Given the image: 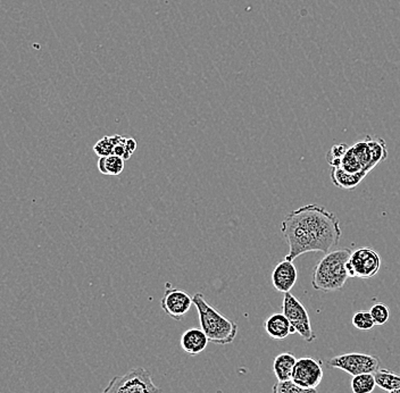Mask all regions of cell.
Segmentation results:
<instances>
[{
	"instance_id": "obj_26",
	"label": "cell",
	"mask_w": 400,
	"mask_h": 393,
	"mask_svg": "<svg viewBox=\"0 0 400 393\" xmlns=\"http://www.w3.org/2000/svg\"><path fill=\"white\" fill-rule=\"evenodd\" d=\"M340 167L349 173H357L364 171L363 170L362 164L359 163V160H357V157L354 155L350 147H349L348 151H347L346 156L343 157V163H341Z\"/></svg>"
},
{
	"instance_id": "obj_14",
	"label": "cell",
	"mask_w": 400,
	"mask_h": 393,
	"mask_svg": "<svg viewBox=\"0 0 400 393\" xmlns=\"http://www.w3.org/2000/svg\"><path fill=\"white\" fill-rule=\"evenodd\" d=\"M296 363H297V358L289 352H283L276 356L273 363V372L278 381L292 380Z\"/></svg>"
},
{
	"instance_id": "obj_5",
	"label": "cell",
	"mask_w": 400,
	"mask_h": 393,
	"mask_svg": "<svg viewBox=\"0 0 400 393\" xmlns=\"http://www.w3.org/2000/svg\"><path fill=\"white\" fill-rule=\"evenodd\" d=\"M282 313L288 318L296 333H298L305 341L312 343L316 340V336L312 329L311 318L307 309L292 292L285 294L282 303Z\"/></svg>"
},
{
	"instance_id": "obj_8",
	"label": "cell",
	"mask_w": 400,
	"mask_h": 393,
	"mask_svg": "<svg viewBox=\"0 0 400 393\" xmlns=\"http://www.w3.org/2000/svg\"><path fill=\"white\" fill-rule=\"evenodd\" d=\"M322 361L312 357L297 359L292 380L305 389H316L323 380Z\"/></svg>"
},
{
	"instance_id": "obj_1",
	"label": "cell",
	"mask_w": 400,
	"mask_h": 393,
	"mask_svg": "<svg viewBox=\"0 0 400 393\" xmlns=\"http://www.w3.org/2000/svg\"><path fill=\"white\" fill-rule=\"evenodd\" d=\"M281 231L289 246L285 259L290 262L311 251L330 253L343 234L336 215L318 205L303 206L289 213Z\"/></svg>"
},
{
	"instance_id": "obj_23",
	"label": "cell",
	"mask_w": 400,
	"mask_h": 393,
	"mask_svg": "<svg viewBox=\"0 0 400 393\" xmlns=\"http://www.w3.org/2000/svg\"><path fill=\"white\" fill-rule=\"evenodd\" d=\"M349 147L346 144H336L327 153V162L331 167H340Z\"/></svg>"
},
{
	"instance_id": "obj_18",
	"label": "cell",
	"mask_w": 400,
	"mask_h": 393,
	"mask_svg": "<svg viewBox=\"0 0 400 393\" xmlns=\"http://www.w3.org/2000/svg\"><path fill=\"white\" fill-rule=\"evenodd\" d=\"M377 387L374 374L357 375L352 376V393H373Z\"/></svg>"
},
{
	"instance_id": "obj_15",
	"label": "cell",
	"mask_w": 400,
	"mask_h": 393,
	"mask_svg": "<svg viewBox=\"0 0 400 393\" xmlns=\"http://www.w3.org/2000/svg\"><path fill=\"white\" fill-rule=\"evenodd\" d=\"M374 377L377 387L385 392H392L400 389V374L398 373L380 368L378 372H375Z\"/></svg>"
},
{
	"instance_id": "obj_12",
	"label": "cell",
	"mask_w": 400,
	"mask_h": 393,
	"mask_svg": "<svg viewBox=\"0 0 400 393\" xmlns=\"http://www.w3.org/2000/svg\"><path fill=\"white\" fill-rule=\"evenodd\" d=\"M264 327L266 333L274 340H283L292 334H296L295 329L283 313L272 314L267 317Z\"/></svg>"
},
{
	"instance_id": "obj_25",
	"label": "cell",
	"mask_w": 400,
	"mask_h": 393,
	"mask_svg": "<svg viewBox=\"0 0 400 393\" xmlns=\"http://www.w3.org/2000/svg\"><path fill=\"white\" fill-rule=\"evenodd\" d=\"M370 314H371L372 318L374 320L375 325L379 326H382L387 323L388 320H389V317H390L389 308L387 307V305L384 304L373 305L371 309H370Z\"/></svg>"
},
{
	"instance_id": "obj_7",
	"label": "cell",
	"mask_w": 400,
	"mask_h": 393,
	"mask_svg": "<svg viewBox=\"0 0 400 393\" xmlns=\"http://www.w3.org/2000/svg\"><path fill=\"white\" fill-rule=\"evenodd\" d=\"M381 269V258L372 248L352 250L346 264L349 278H372Z\"/></svg>"
},
{
	"instance_id": "obj_21",
	"label": "cell",
	"mask_w": 400,
	"mask_h": 393,
	"mask_svg": "<svg viewBox=\"0 0 400 393\" xmlns=\"http://www.w3.org/2000/svg\"><path fill=\"white\" fill-rule=\"evenodd\" d=\"M121 135H111V137H104L100 140L97 141L93 146V151L97 156L107 157L113 155V151L115 144L119 142Z\"/></svg>"
},
{
	"instance_id": "obj_24",
	"label": "cell",
	"mask_w": 400,
	"mask_h": 393,
	"mask_svg": "<svg viewBox=\"0 0 400 393\" xmlns=\"http://www.w3.org/2000/svg\"><path fill=\"white\" fill-rule=\"evenodd\" d=\"M352 325L361 331H370L374 327V320L372 318L370 311H359L352 316Z\"/></svg>"
},
{
	"instance_id": "obj_11",
	"label": "cell",
	"mask_w": 400,
	"mask_h": 393,
	"mask_svg": "<svg viewBox=\"0 0 400 393\" xmlns=\"http://www.w3.org/2000/svg\"><path fill=\"white\" fill-rule=\"evenodd\" d=\"M209 338L202 329H189L183 333L180 340V345L183 352L190 356H197L202 354L209 345Z\"/></svg>"
},
{
	"instance_id": "obj_2",
	"label": "cell",
	"mask_w": 400,
	"mask_h": 393,
	"mask_svg": "<svg viewBox=\"0 0 400 393\" xmlns=\"http://www.w3.org/2000/svg\"><path fill=\"white\" fill-rule=\"evenodd\" d=\"M352 251L346 248L325 253L314 269L313 288L322 292L341 290L349 278L346 264Z\"/></svg>"
},
{
	"instance_id": "obj_13",
	"label": "cell",
	"mask_w": 400,
	"mask_h": 393,
	"mask_svg": "<svg viewBox=\"0 0 400 393\" xmlns=\"http://www.w3.org/2000/svg\"><path fill=\"white\" fill-rule=\"evenodd\" d=\"M368 173L365 171L357 173H349L343 170L341 167H332L331 171V180L333 184L345 190H352L362 182Z\"/></svg>"
},
{
	"instance_id": "obj_6",
	"label": "cell",
	"mask_w": 400,
	"mask_h": 393,
	"mask_svg": "<svg viewBox=\"0 0 400 393\" xmlns=\"http://www.w3.org/2000/svg\"><path fill=\"white\" fill-rule=\"evenodd\" d=\"M329 366L340 371L346 372L352 376L361 374H374L380 370V359L377 356L361 354V352H349L343 355L336 356L329 361Z\"/></svg>"
},
{
	"instance_id": "obj_20",
	"label": "cell",
	"mask_w": 400,
	"mask_h": 393,
	"mask_svg": "<svg viewBox=\"0 0 400 393\" xmlns=\"http://www.w3.org/2000/svg\"><path fill=\"white\" fill-rule=\"evenodd\" d=\"M137 141L132 137H125L121 135L120 137L119 142L115 144L114 147V151H113V155L115 156L121 157L122 160H128L131 158L132 155L135 153V149H137Z\"/></svg>"
},
{
	"instance_id": "obj_17",
	"label": "cell",
	"mask_w": 400,
	"mask_h": 393,
	"mask_svg": "<svg viewBox=\"0 0 400 393\" xmlns=\"http://www.w3.org/2000/svg\"><path fill=\"white\" fill-rule=\"evenodd\" d=\"M350 149H352L354 155L357 157L359 163L362 164L363 170L368 173L374 169L375 165L373 163V160H372L371 151H370V147H368L366 140L357 141L352 147H350Z\"/></svg>"
},
{
	"instance_id": "obj_10",
	"label": "cell",
	"mask_w": 400,
	"mask_h": 393,
	"mask_svg": "<svg viewBox=\"0 0 400 393\" xmlns=\"http://www.w3.org/2000/svg\"><path fill=\"white\" fill-rule=\"evenodd\" d=\"M298 278V271L294 262L282 260L274 267L272 273L273 287L278 292L287 294L295 287Z\"/></svg>"
},
{
	"instance_id": "obj_3",
	"label": "cell",
	"mask_w": 400,
	"mask_h": 393,
	"mask_svg": "<svg viewBox=\"0 0 400 393\" xmlns=\"http://www.w3.org/2000/svg\"><path fill=\"white\" fill-rule=\"evenodd\" d=\"M192 303L198 311L200 329L204 331L209 342L215 345H230L236 339L238 324L218 313L206 301L202 294H193Z\"/></svg>"
},
{
	"instance_id": "obj_27",
	"label": "cell",
	"mask_w": 400,
	"mask_h": 393,
	"mask_svg": "<svg viewBox=\"0 0 400 393\" xmlns=\"http://www.w3.org/2000/svg\"><path fill=\"white\" fill-rule=\"evenodd\" d=\"M388 393H400V389L399 390L392 391V392H388Z\"/></svg>"
},
{
	"instance_id": "obj_9",
	"label": "cell",
	"mask_w": 400,
	"mask_h": 393,
	"mask_svg": "<svg viewBox=\"0 0 400 393\" xmlns=\"http://www.w3.org/2000/svg\"><path fill=\"white\" fill-rule=\"evenodd\" d=\"M192 305V297L184 291L176 288H167L160 300V307L167 316L175 320H181L189 311Z\"/></svg>"
},
{
	"instance_id": "obj_16",
	"label": "cell",
	"mask_w": 400,
	"mask_h": 393,
	"mask_svg": "<svg viewBox=\"0 0 400 393\" xmlns=\"http://www.w3.org/2000/svg\"><path fill=\"white\" fill-rule=\"evenodd\" d=\"M124 160L121 157L111 155L107 157H99L98 170L104 175L117 176L124 171Z\"/></svg>"
},
{
	"instance_id": "obj_22",
	"label": "cell",
	"mask_w": 400,
	"mask_h": 393,
	"mask_svg": "<svg viewBox=\"0 0 400 393\" xmlns=\"http://www.w3.org/2000/svg\"><path fill=\"white\" fill-rule=\"evenodd\" d=\"M272 393H317L316 389H305L292 380L278 381L273 385Z\"/></svg>"
},
{
	"instance_id": "obj_19",
	"label": "cell",
	"mask_w": 400,
	"mask_h": 393,
	"mask_svg": "<svg viewBox=\"0 0 400 393\" xmlns=\"http://www.w3.org/2000/svg\"><path fill=\"white\" fill-rule=\"evenodd\" d=\"M365 140L368 142V147H370V151H371L372 160H373L375 166L380 162H384V160H387L388 148L383 139H380V137L372 139L370 135H368Z\"/></svg>"
},
{
	"instance_id": "obj_4",
	"label": "cell",
	"mask_w": 400,
	"mask_h": 393,
	"mask_svg": "<svg viewBox=\"0 0 400 393\" xmlns=\"http://www.w3.org/2000/svg\"><path fill=\"white\" fill-rule=\"evenodd\" d=\"M102 393H162L146 368H133L126 374L113 377Z\"/></svg>"
}]
</instances>
